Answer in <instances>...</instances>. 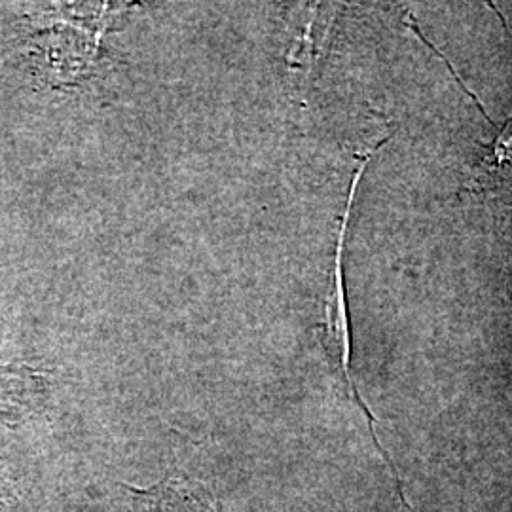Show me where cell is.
Listing matches in <instances>:
<instances>
[{
    "label": "cell",
    "mask_w": 512,
    "mask_h": 512,
    "mask_svg": "<svg viewBox=\"0 0 512 512\" xmlns=\"http://www.w3.org/2000/svg\"><path fill=\"white\" fill-rule=\"evenodd\" d=\"M385 141H387V139H385ZM385 141H382L372 152H368V154H365V156L361 158V164H359L355 175H353V179H351L348 203H346V213H344L342 226H340V232H338V241H336L334 285H332V294H330L329 298V310H327V338H325V342H327L330 359L334 361V366H336L338 372H340L342 384L346 387V395H348L349 399L357 404V408L363 412L366 425H368V431H370V437H372V442H374V446H376V452L382 456L385 465H387V469H389V473L393 476V486H395L397 497L401 499V503H403L406 512H416L414 511V507L410 505L408 497L404 494L403 478L399 475V469H397L395 461L385 452L382 442L378 439V433H376V418H374V414L370 412V408L366 406L365 399L361 397V391H359V387H357L355 380H353V370H351V325H349L348 298H346L344 266H342V260H344V243H346V230H348L349 215H351V209H353V200H355V196H357V186H359L361 179H363L366 165L370 164V160H372V156L378 152V148L384 147Z\"/></svg>",
    "instance_id": "cell-1"
},
{
    "label": "cell",
    "mask_w": 512,
    "mask_h": 512,
    "mask_svg": "<svg viewBox=\"0 0 512 512\" xmlns=\"http://www.w3.org/2000/svg\"><path fill=\"white\" fill-rule=\"evenodd\" d=\"M133 512H219L200 482L171 475L147 490L129 488Z\"/></svg>",
    "instance_id": "cell-2"
},
{
    "label": "cell",
    "mask_w": 512,
    "mask_h": 512,
    "mask_svg": "<svg viewBox=\"0 0 512 512\" xmlns=\"http://www.w3.org/2000/svg\"><path fill=\"white\" fill-rule=\"evenodd\" d=\"M512 162V118L501 128L497 133V137L490 147L488 152V164L492 165L494 169H499L503 165L511 164Z\"/></svg>",
    "instance_id": "cell-3"
}]
</instances>
